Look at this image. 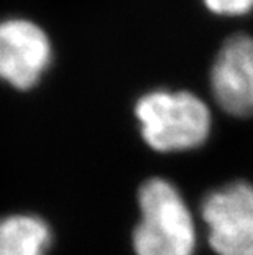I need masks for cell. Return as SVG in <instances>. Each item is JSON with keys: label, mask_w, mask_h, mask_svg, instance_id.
<instances>
[{"label": "cell", "mask_w": 253, "mask_h": 255, "mask_svg": "<svg viewBox=\"0 0 253 255\" xmlns=\"http://www.w3.org/2000/svg\"><path fill=\"white\" fill-rule=\"evenodd\" d=\"M209 246L217 255H253V184L235 181L202 201Z\"/></svg>", "instance_id": "3957f363"}, {"label": "cell", "mask_w": 253, "mask_h": 255, "mask_svg": "<svg viewBox=\"0 0 253 255\" xmlns=\"http://www.w3.org/2000/svg\"><path fill=\"white\" fill-rule=\"evenodd\" d=\"M211 89L230 116H253V36L235 33L225 40L211 69Z\"/></svg>", "instance_id": "5b68a950"}, {"label": "cell", "mask_w": 253, "mask_h": 255, "mask_svg": "<svg viewBox=\"0 0 253 255\" xmlns=\"http://www.w3.org/2000/svg\"><path fill=\"white\" fill-rule=\"evenodd\" d=\"M135 117L147 145L161 153L194 150L212 128L207 104L187 91L148 92L138 99Z\"/></svg>", "instance_id": "6da1fadb"}, {"label": "cell", "mask_w": 253, "mask_h": 255, "mask_svg": "<svg viewBox=\"0 0 253 255\" xmlns=\"http://www.w3.org/2000/svg\"><path fill=\"white\" fill-rule=\"evenodd\" d=\"M140 222L133 231L135 255H194L197 236L189 206L165 178L147 180L138 191Z\"/></svg>", "instance_id": "7a4b0ae2"}, {"label": "cell", "mask_w": 253, "mask_h": 255, "mask_svg": "<svg viewBox=\"0 0 253 255\" xmlns=\"http://www.w3.org/2000/svg\"><path fill=\"white\" fill-rule=\"evenodd\" d=\"M53 43L36 21L23 17L0 20V79L17 89H31L51 66Z\"/></svg>", "instance_id": "277c9868"}, {"label": "cell", "mask_w": 253, "mask_h": 255, "mask_svg": "<svg viewBox=\"0 0 253 255\" xmlns=\"http://www.w3.org/2000/svg\"><path fill=\"white\" fill-rule=\"evenodd\" d=\"M51 229L33 214H12L0 219V255H46Z\"/></svg>", "instance_id": "8992f818"}, {"label": "cell", "mask_w": 253, "mask_h": 255, "mask_svg": "<svg viewBox=\"0 0 253 255\" xmlns=\"http://www.w3.org/2000/svg\"><path fill=\"white\" fill-rule=\"evenodd\" d=\"M202 3L219 17H244L253 12V0H202Z\"/></svg>", "instance_id": "52a82bcc"}]
</instances>
